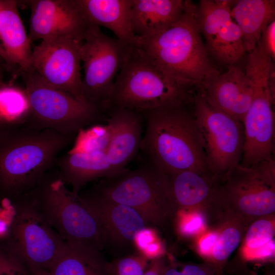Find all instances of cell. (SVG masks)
<instances>
[{
    "instance_id": "cell-1",
    "label": "cell",
    "mask_w": 275,
    "mask_h": 275,
    "mask_svg": "<svg viewBox=\"0 0 275 275\" xmlns=\"http://www.w3.org/2000/svg\"><path fill=\"white\" fill-rule=\"evenodd\" d=\"M187 105L141 113L145 131L140 150L144 160L168 175L187 170L211 171L201 133Z\"/></svg>"
},
{
    "instance_id": "cell-2",
    "label": "cell",
    "mask_w": 275,
    "mask_h": 275,
    "mask_svg": "<svg viewBox=\"0 0 275 275\" xmlns=\"http://www.w3.org/2000/svg\"><path fill=\"white\" fill-rule=\"evenodd\" d=\"M196 9L191 1H186L185 10L177 21L155 36L136 37V45L182 86L199 91L207 79L219 71L210 61Z\"/></svg>"
},
{
    "instance_id": "cell-3",
    "label": "cell",
    "mask_w": 275,
    "mask_h": 275,
    "mask_svg": "<svg viewBox=\"0 0 275 275\" xmlns=\"http://www.w3.org/2000/svg\"><path fill=\"white\" fill-rule=\"evenodd\" d=\"M75 135L29 123L0 129V186L19 194L35 186Z\"/></svg>"
},
{
    "instance_id": "cell-4",
    "label": "cell",
    "mask_w": 275,
    "mask_h": 275,
    "mask_svg": "<svg viewBox=\"0 0 275 275\" xmlns=\"http://www.w3.org/2000/svg\"><path fill=\"white\" fill-rule=\"evenodd\" d=\"M193 90L165 73L136 45L133 46L116 77L111 107L140 113L192 102Z\"/></svg>"
},
{
    "instance_id": "cell-5",
    "label": "cell",
    "mask_w": 275,
    "mask_h": 275,
    "mask_svg": "<svg viewBox=\"0 0 275 275\" xmlns=\"http://www.w3.org/2000/svg\"><path fill=\"white\" fill-rule=\"evenodd\" d=\"M275 214V158L251 167L239 164L223 177L219 197L209 222L225 218L249 226L261 217Z\"/></svg>"
},
{
    "instance_id": "cell-6",
    "label": "cell",
    "mask_w": 275,
    "mask_h": 275,
    "mask_svg": "<svg viewBox=\"0 0 275 275\" xmlns=\"http://www.w3.org/2000/svg\"><path fill=\"white\" fill-rule=\"evenodd\" d=\"M94 189L112 201L133 208L148 224L161 228L174 219L177 211L168 175L145 160L134 170L125 168L103 178Z\"/></svg>"
},
{
    "instance_id": "cell-7",
    "label": "cell",
    "mask_w": 275,
    "mask_h": 275,
    "mask_svg": "<svg viewBox=\"0 0 275 275\" xmlns=\"http://www.w3.org/2000/svg\"><path fill=\"white\" fill-rule=\"evenodd\" d=\"M18 74L22 78L31 106L28 123L76 135L83 129L105 121V114L94 104L48 86L33 71Z\"/></svg>"
},
{
    "instance_id": "cell-8",
    "label": "cell",
    "mask_w": 275,
    "mask_h": 275,
    "mask_svg": "<svg viewBox=\"0 0 275 275\" xmlns=\"http://www.w3.org/2000/svg\"><path fill=\"white\" fill-rule=\"evenodd\" d=\"M133 46L108 37L97 25L86 30L81 46L82 96L105 114L111 108L116 77Z\"/></svg>"
},
{
    "instance_id": "cell-9",
    "label": "cell",
    "mask_w": 275,
    "mask_h": 275,
    "mask_svg": "<svg viewBox=\"0 0 275 275\" xmlns=\"http://www.w3.org/2000/svg\"><path fill=\"white\" fill-rule=\"evenodd\" d=\"M246 73L252 80L255 92L242 121L244 144L239 164L251 167L274 158V73L271 66L258 62L249 66Z\"/></svg>"
},
{
    "instance_id": "cell-10",
    "label": "cell",
    "mask_w": 275,
    "mask_h": 275,
    "mask_svg": "<svg viewBox=\"0 0 275 275\" xmlns=\"http://www.w3.org/2000/svg\"><path fill=\"white\" fill-rule=\"evenodd\" d=\"M36 200L49 224L67 242L85 245L100 251L105 243L94 214L79 199L69 190L59 178L45 184Z\"/></svg>"
},
{
    "instance_id": "cell-11",
    "label": "cell",
    "mask_w": 275,
    "mask_h": 275,
    "mask_svg": "<svg viewBox=\"0 0 275 275\" xmlns=\"http://www.w3.org/2000/svg\"><path fill=\"white\" fill-rule=\"evenodd\" d=\"M10 226L9 250L32 271L47 272L65 241L33 202L16 207Z\"/></svg>"
},
{
    "instance_id": "cell-12",
    "label": "cell",
    "mask_w": 275,
    "mask_h": 275,
    "mask_svg": "<svg viewBox=\"0 0 275 275\" xmlns=\"http://www.w3.org/2000/svg\"><path fill=\"white\" fill-rule=\"evenodd\" d=\"M191 103L210 169L223 178L241 160L244 144L242 122L211 106L199 92L194 95Z\"/></svg>"
},
{
    "instance_id": "cell-13",
    "label": "cell",
    "mask_w": 275,
    "mask_h": 275,
    "mask_svg": "<svg viewBox=\"0 0 275 275\" xmlns=\"http://www.w3.org/2000/svg\"><path fill=\"white\" fill-rule=\"evenodd\" d=\"M81 44L63 38L41 41L32 49V71L48 86L85 100L80 72Z\"/></svg>"
},
{
    "instance_id": "cell-14",
    "label": "cell",
    "mask_w": 275,
    "mask_h": 275,
    "mask_svg": "<svg viewBox=\"0 0 275 275\" xmlns=\"http://www.w3.org/2000/svg\"><path fill=\"white\" fill-rule=\"evenodd\" d=\"M232 1L201 0L196 17L209 55L228 67L244 56L240 30L231 13Z\"/></svg>"
},
{
    "instance_id": "cell-15",
    "label": "cell",
    "mask_w": 275,
    "mask_h": 275,
    "mask_svg": "<svg viewBox=\"0 0 275 275\" xmlns=\"http://www.w3.org/2000/svg\"><path fill=\"white\" fill-rule=\"evenodd\" d=\"M29 4L32 42L60 38L82 42L89 25L76 0H32Z\"/></svg>"
},
{
    "instance_id": "cell-16",
    "label": "cell",
    "mask_w": 275,
    "mask_h": 275,
    "mask_svg": "<svg viewBox=\"0 0 275 275\" xmlns=\"http://www.w3.org/2000/svg\"><path fill=\"white\" fill-rule=\"evenodd\" d=\"M213 107L242 122L255 92L254 83L236 64L211 76L198 91Z\"/></svg>"
},
{
    "instance_id": "cell-17",
    "label": "cell",
    "mask_w": 275,
    "mask_h": 275,
    "mask_svg": "<svg viewBox=\"0 0 275 275\" xmlns=\"http://www.w3.org/2000/svg\"><path fill=\"white\" fill-rule=\"evenodd\" d=\"M78 195L96 218L105 245L107 243L120 246L133 244L135 233L147 227L148 224L134 209L112 201L95 189Z\"/></svg>"
},
{
    "instance_id": "cell-18",
    "label": "cell",
    "mask_w": 275,
    "mask_h": 275,
    "mask_svg": "<svg viewBox=\"0 0 275 275\" xmlns=\"http://www.w3.org/2000/svg\"><path fill=\"white\" fill-rule=\"evenodd\" d=\"M110 133L105 151L113 176L125 169L140 150L144 126L139 112L120 107H112L105 118Z\"/></svg>"
},
{
    "instance_id": "cell-19",
    "label": "cell",
    "mask_w": 275,
    "mask_h": 275,
    "mask_svg": "<svg viewBox=\"0 0 275 275\" xmlns=\"http://www.w3.org/2000/svg\"><path fill=\"white\" fill-rule=\"evenodd\" d=\"M168 176L176 209L201 211L208 221L217 203L223 178L210 171H183Z\"/></svg>"
},
{
    "instance_id": "cell-20",
    "label": "cell",
    "mask_w": 275,
    "mask_h": 275,
    "mask_svg": "<svg viewBox=\"0 0 275 275\" xmlns=\"http://www.w3.org/2000/svg\"><path fill=\"white\" fill-rule=\"evenodd\" d=\"M18 2L0 0V57L7 69L19 72L32 71V42L17 9Z\"/></svg>"
},
{
    "instance_id": "cell-21",
    "label": "cell",
    "mask_w": 275,
    "mask_h": 275,
    "mask_svg": "<svg viewBox=\"0 0 275 275\" xmlns=\"http://www.w3.org/2000/svg\"><path fill=\"white\" fill-rule=\"evenodd\" d=\"M88 25L103 26L113 32L117 39L135 45L137 37L131 25L133 0H76Z\"/></svg>"
},
{
    "instance_id": "cell-22",
    "label": "cell",
    "mask_w": 275,
    "mask_h": 275,
    "mask_svg": "<svg viewBox=\"0 0 275 275\" xmlns=\"http://www.w3.org/2000/svg\"><path fill=\"white\" fill-rule=\"evenodd\" d=\"M186 1L133 0L131 25L138 37L155 36L167 29L183 13Z\"/></svg>"
},
{
    "instance_id": "cell-23",
    "label": "cell",
    "mask_w": 275,
    "mask_h": 275,
    "mask_svg": "<svg viewBox=\"0 0 275 275\" xmlns=\"http://www.w3.org/2000/svg\"><path fill=\"white\" fill-rule=\"evenodd\" d=\"M54 163L59 169V178L65 184L71 185L75 194L89 182L114 175L105 151H68L56 158Z\"/></svg>"
},
{
    "instance_id": "cell-24",
    "label": "cell",
    "mask_w": 275,
    "mask_h": 275,
    "mask_svg": "<svg viewBox=\"0 0 275 275\" xmlns=\"http://www.w3.org/2000/svg\"><path fill=\"white\" fill-rule=\"evenodd\" d=\"M231 8V16L239 26L245 51L256 47L266 27L275 20V1L239 0Z\"/></svg>"
},
{
    "instance_id": "cell-25",
    "label": "cell",
    "mask_w": 275,
    "mask_h": 275,
    "mask_svg": "<svg viewBox=\"0 0 275 275\" xmlns=\"http://www.w3.org/2000/svg\"><path fill=\"white\" fill-rule=\"evenodd\" d=\"M107 261L100 252L88 246L65 242L47 275H108Z\"/></svg>"
},
{
    "instance_id": "cell-26",
    "label": "cell",
    "mask_w": 275,
    "mask_h": 275,
    "mask_svg": "<svg viewBox=\"0 0 275 275\" xmlns=\"http://www.w3.org/2000/svg\"><path fill=\"white\" fill-rule=\"evenodd\" d=\"M31 106L25 88L0 81V126H18L28 122Z\"/></svg>"
},
{
    "instance_id": "cell-27",
    "label": "cell",
    "mask_w": 275,
    "mask_h": 275,
    "mask_svg": "<svg viewBox=\"0 0 275 275\" xmlns=\"http://www.w3.org/2000/svg\"><path fill=\"white\" fill-rule=\"evenodd\" d=\"M215 225L218 231V236L207 262L214 267L216 275H224L228 258L242 241L249 226L231 218L219 220Z\"/></svg>"
},
{
    "instance_id": "cell-28",
    "label": "cell",
    "mask_w": 275,
    "mask_h": 275,
    "mask_svg": "<svg viewBox=\"0 0 275 275\" xmlns=\"http://www.w3.org/2000/svg\"><path fill=\"white\" fill-rule=\"evenodd\" d=\"M275 214L261 217L253 221L248 227L239 249V256L244 261L274 239Z\"/></svg>"
},
{
    "instance_id": "cell-29",
    "label": "cell",
    "mask_w": 275,
    "mask_h": 275,
    "mask_svg": "<svg viewBox=\"0 0 275 275\" xmlns=\"http://www.w3.org/2000/svg\"><path fill=\"white\" fill-rule=\"evenodd\" d=\"M109 138V130L106 124H95L82 129L76 134L73 146L69 151H105Z\"/></svg>"
},
{
    "instance_id": "cell-30",
    "label": "cell",
    "mask_w": 275,
    "mask_h": 275,
    "mask_svg": "<svg viewBox=\"0 0 275 275\" xmlns=\"http://www.w3.org/2000/svg\"><path fill=\"white\" fill-rule=\"evenodd\" d=\"M174 219L178 234L184 237L196 238L208 229V221L202 212L177 210Z\"/></svg>"
},
{
    "instance_id": "cell-31",
    "label": "cell",
    "mask_w": 275,
    "mask_h": 275,
    "mask_svg": "<svg viewBox=\"0 0 275 275\" xmlns=\"http://www.w3.org/2000/svg\"><path fill=\"white\" fill-rule=\"evenodd\" d=\"M148 260L140 253L119 258L107 262L108 275H144Z\"/></svg>"
},
{
    "instance_id": "cell-32",
    "label": "cell",
    "mask_w": 275,
    "mask_h": 275,
    "mask_svg": "<svg viewBox=\"0 0 275 275\" xmlns=\"http://www.w3.org/2000/svg\"><path fill=\"white\" fill-rule=\"evenodd\" d=\"M0 275H33L30 269L9 250L0 248Z\"/></svg>"
},
{
    "instance_id": "cell-33",
    "label": "cell",
    "mask_w": 275,
    "mask_h": 275,
    "mask_svg": "<svg viewBox=\"0 0 275 275\" xmlns=\"http://www.w3.org/2000/svg\"><path fill=\"white\" fill-rule=\"evenodd\" d=\"M218 236L216 227L208 228L204 233L196 238L195 248L199 255L208 261Z\"/></svg>"
},
{
    "instance_id": "cell-34",
    "label": "cell",
    "mask_w": 275,
    "mask_h": 275,
    "mask_svg": "<svg viewBox=\"0 0 275 275\" xmlns=\"http://www.w3.org/2000/svg\"><path fill=\"white\" fill-rule=\"evenodd\" d=\"M273 60L275 59V20L270 22L262 33L257 43Z\"/></svg>"
},
{
    "instance_id": "cell-35",
    "label": "cell",
    "mask_w": 275,
    "mask_h": 275,
    "mask_svg": "<svg viewBox=\"0 0 275 275\" xmlns=\"http://www.w3.org/2000/svg\"><path fill=\"white\" fill-rule=\"evenodd\" d=\"M159 239L157 232L153 228L146 227L135 233L133 244L141 254L149 245Z\"/></svg>"
},
{
    "instance_id": "cell-36",
    "label": "cell",
    "mask_w": 275,
    "mask_h": 275,
    "mask_svg": "<svg viewBox=\"0 0 275 275\" xmlns=\"http://www.w3.org/2000/svg\"><path fill=\"white\" fill-rule=\"evenodd\" d=\"M180 271L183 275H216L214 267L210 263H186L182 265Z\"/></svg>"
},
{
    "instance_id": "cell-37",
    "label": "cell",
    "mask_w": 275,
    "mask_h": 275,
    "mask_svg": "<svg viewBox=\"0 0 275 275\" xmlns=\"http://www.w3.org/2000/svg\"><path fill=\"white\" fill-rule=\"evenodd\" d=\"M166 264L163 257L152 260L144 275H161Z\"/></svg>"
},
{
    "instance_id": "cell-38",
    "label": "cell",
    "mask_w": 275,
    "mask_h": 275,
    "mask_svg": "<svg viewBox=\"0 0 275 275\" xmlns=\"http://www.w3.org/2000/svg\"><path fill=\"white\" fill-rule=\"evenodd\" d=\"M161 275H183V274L180 270L177 269L176 264L166 263Z\"/></svg>"
},
{
    "instance_id": "cell-39",
    "label": "cell",
    "mask_w": 275,
    "mask_h": 275,
    "mask_svg": "<svg viewBox=\"0 0 275 275\" xmlns=\"http://www.w3.org/2000/svg\"><path fill=\"white\" fill-rule=\"evenodd\" d=\"M7 69V68L5 63L0 57V81L3 80L4 71Z\"/></svg>"
},
{
    "instance_id": "cell-40",
    "label": "cell",
    "mask_w": 275,
    "mask_h": 275,
    "mask_svg": "<svg viewBox=\"0 0 275 275\" xmlns=\"http://www.w3.org/2000/svg\"><path fill=\"white\" fill-rule=\"evenodd\" d=\"M263 275H275L274 269H268Z\"/></svg>"
},
{
    "instance_id": "cell-41",
    "label": "cell",
    "mask_w": 275,
    "mask_h": 275,
    "mask_svg": "<svg viewBox=\"0 0 275 275\" xmlns=\"http://www.w3.org/2000/svg\"><path fill=\"white\" fill-rule=\"evenodd\" d=\"M31 271L32 272L33 275H47L46 272L44 271Z\"/></svg>"
},
{
    "instance_id": "cell-42",
    "label": "cell",
    "mask_w": 275,
    "mask_h": 275,
    "mask_svg": "<svg viewBox=\"0 0 275 275\" xmlns=\"http://www.w3.org/2000/svg\"><path fill=\"white\" fill-rule=\"evenodd\" d=\"M3 128H3L2 126H0V129H3Z\"/></svg>"
}]
</instances>
